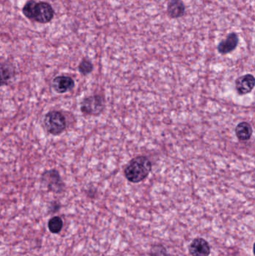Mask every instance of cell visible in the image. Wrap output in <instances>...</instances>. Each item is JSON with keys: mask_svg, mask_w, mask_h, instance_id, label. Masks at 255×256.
<instances>
[{"mask_svg": "<svg viewBox=\"0 0 255 256\" xmlns=\"http://www.w3.org/2000/svg\"><path fill=\"white\" fill-rule=\"evenodd\" d=\"M239 36L237 33H229L226 40H222L217 45V50L223 55L230 54L236 50L239 44Z\"/></svg>", "mask_w": 255, "mask_h": 256, "instance_id": "obj_7", "label": "cell"}, {"mask_svg": "<svg viewBox=\"0 0 255 256\" xmlns=\"http://www.w3.org/2000/svg\"><path fill=\"white\" fill-rule=\"evenodd\" d=\"M255 85V76L250 74L240 76L235 82L236 90L241 96L251 92L254 88Z\"/></svg>", "mask_w": 255, "mask_h": 256, "instance_id": "obj_8", "label": "cell"}, {"mask_svg": "<svg viewBox=\"0 0 255 256\" xmlns=\"http://www.w3.org/2000/svg\"><path fill=\"white\" fill-rule=\"evenodd\" d=\"M36 4L37 2L35 1L30 0L24 6L22 13L28 19L34 20Z\"/></svg>", "mask_w": 255, "mask_h": 256, "instance_id": "obj_15", "label": "cell"}, {"mask_svg": "<svg viewBox=\"0 0 255 256\" xmlns=\"http://www.w3.org/2000/svg\"><path fill=\"white\" fill-rule=\"evenodd\" d=\"M54 14L55 12L50 4L40 2L36 4L34 20L40 24H47L52 20Z\"/></svg>", "mask_w": 255, "mask_h": 256, "instance_id": "obj_5", "label": "cell"}, {"mask_svg": "<svg viewBox=\"0 0 255 256\" xmlns=\"http://www.w3.org/2000/svg\"><path fill=\"white\" fill-rule=\"evenodd\" d=\"M185 13V4L182 0H170L168 3L167 14L172 19L182 18Z\"/></svg>", "mask_w": 255, "mask_h": 256, "instance_id": "obj_10", "label": "cell"}, {"mask_svg": "<svg viewBox=\"0 0 255 256\" xmlns=\"http://www.w3.org/2000/svg\"><path fill=\"white\" fill-rule=\"evenodd\" d=\"M52 86L55 92L64 94L73 90L75 82L70 76H58L52 80Z\"/></svg>", "mask_w": 255, "mask_h": 256, "instance_id": "obj_6", "label": "cell"}, {"mask_svg": "<svg viewBox=\"0 0 255 256\" xmlns=\"http://www.w3.org/2000/svg\"><path fill=\"white\" fill-rule=\"evenodd\" d=\"M235 134L241 142H247L251 138L253 134V129L251 124L247 122H243L237 126Z\"/></svg>", "mask_w": 255, "mask_h": 256, "instance_id": "obj_12", "label": "cell"}, {"mask_svg": "<svg viewBox=\"0 0 255 256\" xmlns=\"http://www.w3.org/2000/svg\"><path fill=\"white\" fill-rule=\"evenodd\" d=\"M93 69H94V66H93L92 62L88 58H83L79 63V67H78L79 73L84 75V76H86V75L91 74L93 72Z\"/></svg>", "mask_w": 255, "mask_h": 256, "instance_id": "obj_14", "label": "cell"}, {"mask_svg": "<svg viewBox=\"0 0 255 256\" xmlns=\"http://www.w3.org/2000/svg\"><path fill=\"white\" fill-rule=\"evenodd\" d=\"M63 225L64 222L60 216H55L49 220L48 222V228L51 233L58 234L62 230Z\"/></svg>", "mask_w": 255, "mask_h": 256, "instance_id": "obj_13", "label": "cell"}, {"mask_svg": "<svg viewBox=\"0 0 255 256\" xmlns=\"http://www.w3.org/2000/svg\"><path fill=\"white\" fill-rule=\"evenodd\" d=\"M152 170L151 161L145 156H139L130 161L124 170L126 178L132 183L145 180Z\"/></svg>", "mask_w": 255, "mask_h": 256, "instance_id": "obj_1", "label": "cell"}, {"mask_svg": "<svg viewBox=\"0 0 255 256\" xmlns=\"http://www.w3.org/2000/svg\"><path fill=\"white\" fill-rule=\"evenodd\" d=\"M104 109V98L99 94L88 96L81 102L80 110L85 116H97Z\"/></svg>", "mask_w": 255, "mask_h": 256, "instance_id": "obj_4", "label": "cell"}, {"mask_svg": "<svg viewBox=\"0 0 255 256\" xmlns=\"http://www.w3.org/2000/svg\"><path fill=\"white\" fill-rule=\"evenodd\" d=\"M40 183L49 192L60 194L65 190V184L63 182L58 170H46L40 177Z\"/></svg>", "mask_w": 255, "mask_h": 256, "instance_id": "obj_3", "label": "cell"}, {"mask_svg": "<svg viewBox=\"0 0 255 256\" xmlns=\"http://www.w3.org/2000/svg\"><path fill=\"white\" fill-rule=\"evenodd\" d=\"M189 250L193 256H209L211 254L209 244L203 238L195 239L190 244Z\"/></svg>", "mask_w": 255, "mask_h": 256, "instance_id": "obj_9", "label": "cell"}, {"mask_svg": "<svg viewBox=\"0 0 255 256\" xmlns=\"http://www.w3.org/2000/svg\"><path fill=\"white\" fill-rule=\"evenodd\" d=\"M43 122L46 130L54 136L62 134L67 128L65 117L59 111L48 112L43 118Z\"/></svg>", "mask_w": 255, "mask_h": 256, "instance_id": "obj_2", "label": "cell"}, {"mask_svg": "<svg viewBox=\"0 0 255 256\" xmlns=\"http://www.w3.org/2000/svg\"><path fill=\"white\" fill-rule=\"evenodd\" d=\"M61 208V204L58 202L54 201L50 203V206L49 207V213L54 214L56 213Z\"/></svg>", "mask_w": 255, "mask_h": 256, "instance_id": "obj_16", "label": "cell"}, {"mask_svg": "<svg viewBox=\"0 0 255 256\" xmlns=\"http://www.w3.org/2000/svg\"><path fill=\"white\" fill-rule=\"evenodd\" d=\"M16 70L14 66L11 63H0V88L7 85L8 82L14 78Z\"/></svg>", "mask_w": 255, "mask_h": 256, "instance_id": "obj_11", "label": "cell"}]
</instances>
